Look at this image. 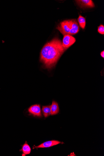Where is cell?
Here are the masks:
<instances>
[{
  "mask_svg": "<svg viewBox=\"0 0 104 156\" xmlns=\"http://www.w3.org/2000/svg\"><path fill=\"white\" fill-rule=\"evenodd\" d=\"M66 50L61 40L57 38H54L42 48L40 61L45 68L51 69L55 66Z\"/></svg>",
  "mask_w": 104,
  "mask_h": 156,
  "instance_id": "cell-1",
  "label": "cell"
},
{
  "mask_svg": "<svg viewBox=\"0 0 104 156\" xmlns=\"http://www.w3.org/2000/svg\"><path fill=\"white\" fill-rule=\"evenodd\" d=\"M56 29L64 35H69L70 30V20H66L61 22L58 25Z\"/></svg>",
  "mask_w": 104,
  "mask_h": 156,
  "instance_id": "cell-2",
  "label": "cell"
},
{
  "mask_svg": "<svg viewBox=\"0 0 104 156\" xmlns=\"http://www.w3.org/2000/svg\"><path fill=\"white\" fill-rule=\"evenodd\" d=\"M76 41V39L72 36L69 35H65L63 38V46L66 50L74 44Z\"/></svg>",
  "mask_w": 104,
  "mask_h": 156,
  "instance_id": "cell-3",
  "label": "cell"
},
{
  "mask_svg": "<svg viewBox=\"0 0 104 156\" xmlns=\"http://www.w3.org/2000/svg\"><path fill=\"white\" fill-rule=\"evenodd\" d=\"M70 30L69 35H73L77 34L79 31V26L75 20H70Z\"/></svg>",
  "mask_w": 104,
  "mask_h": 156,
  "instance_id": "cell-4",
  "label": "cell"
},
{
  "mask_svg": "<svg viewBox=\"0 0 104 156\" xmlns=\"http://www.w3.org/2000/svg\"><path fill=\"white\" fill-rule=\"evenodd\" d=\"M77 4L82 8H92L95 7V5L91 0H80L76 1Z\"/></svg>",
  "mask_w": 104,
  "mask_h": 156,
  "instance_id": "cell-5",
  "label": "cell"
},
{
  "mask_svg": "<svg viewBox=\"0 0 104 156\" xmlns=\"http://www.w3.org/2000/svg\"><path fill=\"white\" fill-rule=\"evenodd\" d=\"M30 113L33 115L34 116L41 117V107L40 105H32L28 109Z\"/></svg>",
  "mask_w": 104,
  "mask_h": 156,
  "instance_id": "cell-6",
  "label": "cell"
},
{
  "mask_svg": "<svg viewBox=\"0 0 104 156\" xmlns=\"http://www.w3.org/2000/svg\"><path fill=\"white\" fill-rule=\"evenodd\" d=\"M61 142L57 140H51L45 142L39 146L36 147V148L49 147L60 144Z\"/></svg>",
  "mask_w": 104,
  "mask_h": 156,
  "instance_id": "cell-7",
  "label": "cell"
},
{
  "mask_svg": "<svg viewBox=\"0 0 104 156\" xmlns=\"http://www.w3.org/2000/svg\"><path fill=\"white\" fill-rule=\"evenodd\" d=\"M51 115H56L58 113L59 109L58 104L55 101H53L52 105H51Z\"/></svg>",
  "mask_w": 104,
  "mask_h": 156,
  "instance_id": "cell-8",
  "label": "cell"
},
{
  "mask_svg": "<svg viewBox=\"0 0 104 156\" xmlns=\"http://www.w3.org/2000/svg\"><path fill=\"white\" fill-rule=\"evenodd\" d=\"M42 110L45 117L46 118L51 115V106H43Z\"/></svg>",
  "mask_w": 104,
  "mask_h": 156,
  "instance_id": "cell-9",
  "label": "cell"
},
{
  "mask_svg": "<svg viewBox=\"0 0 104 156\" xmlns=\"http://www.w3.org/2000/svg\"><path fill=\"white\" fill-rule=\"evenodd\" d=\"M21 150H22L23 154L25 155L30 154L31 149L30 147L27 143H25L23 145Z\"/></svg>",
  "mask_w": 104,
  "mask_h": 156,
  "instance_id": "cell-10",
  "label": "cell"
},
{
  "mask_svg": "<svg viewBox=\"0 0 104 156\" xmlns=\"http://www.w3.org/2000/svg\"><path fill=\"white\" fill-rule=\"evenodd\" d=\"M80 27L83 29H84L86 25L85 19L81 15H80L78 19Z\"/></svg>",
  "mask_w": 104,
  "mask_h": 156,
  "instance_id": "cell-11",
  "label": "cell"
},
{
  "mask_svg": "<svg viewBox=\"0 0 104 156\" xmlns=\"http://www.w3.org/2000/svg\"><path fill=\"white\" fill-rule=\"evenodd\" d=\"M98 32L99 34L104 35V26L103 25H101L98 27Z\"/></svg>",
  "mask_w": 104,
  "mask_h": 156,
  "instance_id": "cell-12",
  "label": "cell"
},
{
  "mask_svg": "<svg viewBox=\"0 0 104 156\" xmlns=\"http://www.w3.org/2000/svg\"><path fill=\"white\" fill-rule=\"evenodd\" d=\"M101 55L102 57L103 58H104V51H102L101 53Z\"/></svg>",
  "mask_w": 104,
  "mask_h": 156,
  "instance_id": "cell-13",
  "label": "cell"
}]
</instances>
